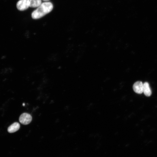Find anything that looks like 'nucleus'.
<instances>
[{
  "label": "nucleus",
  "mask_w": 157,
  "mask_h": 157,
  "mask_svg": "<svg viewBox=\"0 0 157 157\" xmlns=\"http://www.w3.org/2000/svg\"><path fill=\"white\" fill-rule=\"evenodd\" d=\"M53 7V5L51 2H44L32 13V17L35 19L41 18L51 11Z\"/></svg>",
  "instance_id": "1"
},
{
  "label": "nucleus",
  "mask_w": 157,
  "mask_h": 157,
  "mask_svg": "<svg viewBox=\"0 0 157 157\" xmlns=\"http://www.w3.org/2000/svg\"><path fill=\"white\" fill-rule=\"evenodd\" d=\"M32 119L31 115L28 113H24L22 114L19 118V122L24 125H27L29 124Z\"/></svg>",
  "instance_id": "2"
},
{
  "label": "nucleus",
  "mask_w": 157,
  "mask_h": 157,
  "mask_svg": "<svg viewBox=\"0 0 157 157\" xmlns=\"http://www.w3.org/2000/svg\"><path fill=\"white\" fill-rule=\"evenodd\" d=\"M17 9L20 11H23L29 7L28 0H20L17 3Z\"/></svg>",
  "instance_id": "3"
},
{
  "label": "nucleus",
  "mask_w": 157,
  "mask_h": 157,
  "mask_svg": "<svg viewBox=\"0 0 157 157\" xmlns=\"http://www.w3.org/2000/svg\"><path fill=\"white\" fill-rule=\"evenodd\" d=\"M134 91L136 93L141 94L143 92V83L141 81H137L133 85Z\"/></svg>",
  "instance_id": "4"
},
{
  "label": "nucleus",
  "mask_w": 157,
  "mask_h": 157,
  "mask_svg": "<svg viewBox=\"0 0 157 157\" xmlns=\"http://www.w3.org/2000/svg\"><path fill=\"white\" fill-rule=\"evenodd\" d=\"M143 92L147 97L150 96L152 94L151 90L147 82H145L143 84Z\"/></svg>",
  "instance_id": "5"
},
{
  "label": "nucleus",
  "mask_w": 157,
  "mask_h": 157,
  "mask_svg": "<svg viewBox=\"0 0 157 157\" xmlns=\"http://www.w3.org/2000/svg\"><path fill=\"white\" fill-rule=\"evenodd\" d=\"M20 127V124L18 123L14 122L8 127L7 130L9 133H14L17 131L19 129Z\"/></svg>",
  "instance_id": "6"
},
{
  "label": "nucleus",
  "mask_w": 157,
  "mask_h": 157,
  "mask_svg": "<svg viewBox=\"0 0 157 157\" xmlns=\"http://www.w3.org/2000/svg\"><path fill=\"white\" fill-rule=\"evenodd\" d=\"M29 7H38L42 3L41 0H28Z\"/></svg>",
  "instance_id": "7"
},
{
  "label": "nucleus",
  "mask_w": 157,
  "mask_h": 157,
  "mask_svg": "<svg viewBox=\"0 0 157 157\" xmlns=\"http://www.w3.org/2000/svg\"><path fill=\"white\" fill-rule=\"evenodd\" d=\"M44 1H49V0H42Z\"/></svg>",
  "instance_id": "8"
}]
</instances>
